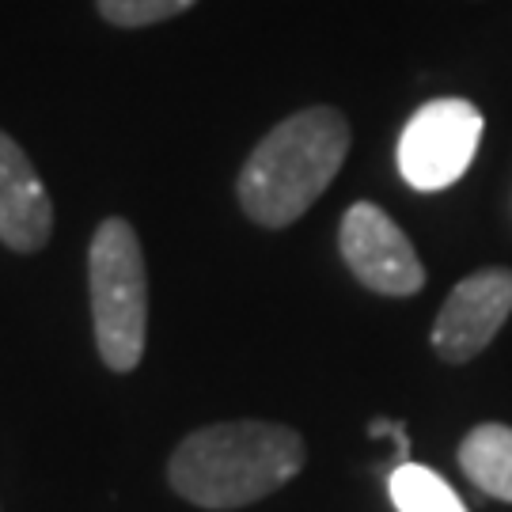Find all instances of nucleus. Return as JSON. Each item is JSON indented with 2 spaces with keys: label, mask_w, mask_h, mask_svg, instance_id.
<instances>
[{
  "label": "nucleus",
  "mask_w": 512,
  "mask_h": 512,
  "mask_svg": "<svg viewBox=\"0 0 512 512\" xmlns=\"http://www.w3.org/2000/svg\"><path fill=\"white\" fill-rule=\"evenodd\" d=\"M308 463L304 437L277 421H217L179 440L167 459L171 490L198 509H243L293 482Z\"/></svg>",
  "instance_id": "f257e3e1"
},
{
  "label": "nucleus",
  "mask_w": 512,
  "mask_h": 512,
  "mask_svg": "<svg viewBox=\"0 0 512 512\" xmlns=\"http://www.w3.org/2000/svg\"><path fill=\"white\" fill-rule=\"evenodd\" d=\"M387 490H391V505L399 512H467L456 490L433 467H421L410 459L391 471Z\"/></svg>",
  "instance_id": "1a4fd4ad"
},
{
  "label": "nucleus",
  "mask_w": 512,
  "mask_h": 512,
  "mask_svg": "<svg viewBox=\"0 0 512 512\" xmlns=\"http://www.w3.org/2000/svg\"><path fill=\"white\" fill-rule=\"evenodd\" d=\"M482 114L467 99H429L421 103L399 137V171L421 194L448 190L467 175L482 141Z\"/></svg>",
  "instance_id": "20e7f679"
},
{
  "label": "nucleus",
  "mask_w": 512,
  "mask_h": 512,
  "mask_svg": "<svg viewBox=\"0 0 512 512\" xmlns=\"http://www.w3.org/2000/svg\"><path fill=\"white\" fill-rule=\"evenodd\" d=\"M512 315V270L490 266L478 274L463 277L448 293L433 323V349L448 365H467L497 338Z\"/></svg>",
  "instance_id": "423d86ee"
},
{
  "label": "nucleus",
  "mask_w": 512,
  "mask_h": 512,
  "mask_svg": "<svg viewBox=\"0 0 512 512\" xmlns=\"http://www.w3.org/2000/svg\"><path fill=\"white\" fill-rule=\"evenodd\" d=\"M459 467L486 497L512 505V425H475L459 444Z\"/></svg>",
  "instance_id": "6e6552de"
},
{
  "label": "nucleus",
  "mask_w": 512,
  "mask_h": 512,
  "mask_svg": "<svg viewBox=\"0 0 512 512\" xmlns=\"http://www.w3.org/2000/svg\"><path fill=\"white\" fill-rule=\"evenodd\" d=\"M54 236V202L23 148L0 129V243L35 255Z\"/></svg>",
  "instance_id": "0eeeda50"
},
{
  "label": "nucleus",
  "mask_w": 512,
  "mask_h": 512,
  "mask_svg": "<svg viewBox=\"0 0 512 512\" xmlns=\"http://www.w3.org/2000/svg\"><path fill=\"white\" fill-rule=\"evenodd\" d=\"M368 437H391L395 440V448H399V459H410V437H406V425L403 421H368Z\"/></svg>",
  "instance_id": "9b49d317"
},
{
  "label": "nucleus",
  "mask_w": 512,
  "mask_h": 512,
  "mask_svg": "<svg viewBox=\"0 0 512 512\" xmlns=\"http://www.w3.org/2000/svg\"><path fill=\"white\" fill-rule=\"evenodd\" d=\"M95 346L110 372H133L148 342V270L133 224L107 217L88 247Z\"/></svg>",
  "instance_id": "7ed1b4c3"
},
{
  "label": "nucleus",
  "mask_w": 512,
  "mask_h": 512,
  "mask_svg": "<svg viewBox=\"0 0 512 512\" xmlns=\"http://www.w3.org/2000/svg\"><path fill=\"white\" fill-rule=\"evenodd\" d=\"M198 0H95L99 16L114 23V27H152V23H164L190 12Z\"/></svg>",
  "instance_id": "9d476101"
},
{
  "label": "nucleus",
  "mask_w": 512,
  "mask_h": 512,
  "mask_svg": "<svg viewBox=\"0 0 512 512\" xmlns=\"http://www.w3.org/2000/svg\"><path fill=\"white\" fill-rule=\"evenodd\" d=\"M349 156V122L338 107H304L274 126L236 179L239 209L262 228H289L334 183Z\"/></svg>",
  "instance_id": "f03ea898"
},
{
  "label": "nucleus",
  "mask_w": 512,
  "mask_h": 512,
  "mask_svg": "<svg viewBox=\"0 0 512 512\" xmlns=\"http://www.w3.org/2000/svg\"><path fill=\"white\" fill-rule=\"evenodd\" d=\"M338 247H342L349 274L372 293L414 296L425 285V266H421L414 243L380 205H349L342 228H338Z\"/></svg>",
  "instance_id": "39448f33"
}]
</instances>
